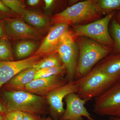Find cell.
<instances>
[{"label": "cell", "mask_w": 120, "mask_h": 120, "mask_svg": "<svg viewBox=\"0 0 120 120\" xmlns=\"http://www.w3.org/2000/svg\"><path fill=\"white\" fill-rule=\"evenodd\" d=\"M44 2L45 4V9H48L53 4L54 1L53 0H45Z\"/></svg>", "instance_id": "27"}, {"label": "cell", "mask_w": 120, "mask_h": 120, "mask_svg": "<svg viewBox=\"0 0 120 120\" xmlns=\"http://www.w3.org/2000/svg\"><path fill=\"white\" fill-rule=\"evenodd\" d=\"M23 112L19 110L8 111L4 117L7 120H23Z\"/></svg>", "instance_id": "24"}, {"label": "cell", "mask_w": 120, "mask_h": 120, "mask_svg": "<svg viewBox=\"0 0 120 120\" xmlns=\"http://www.w3.org/2000/svg\"><path fill=\"white\" fill-rule=\"evenodd\" d=\"M5 35L4 30L2 23L0 22V38H2Z\"/></svg>", "instance_id": "30"}, {"label": "cell", "mask_w": 120, "mask_h": 120, "mask_svg": "<svg viewBox=\"0 0 120 120\" xmlns=\"http://www.w3.org/2000/svg\"><path fill=\"white\" fill-rule=\"evenodd\" d=\"M40 2L39 0H28L27 1V4L30 6H34L37 5Z\"/></svg>", "instance_id": "28"}, {"label": "cell", "mask_w": 120, "mask_h": 120, "mask_svg": "<svg viewBox=\"0 0 120 120\" xmlns=\"http://www.w3.org/2000/svg\"><path fill=\"white\" fill-rule=\"evenodd\" d=\"M79 52L75 80L83 77L97 63L113 52V47L102 45L86 37H79Z\"/></svg>", "instance_id": "1"}, {"label": "cell", "mask_w": 120, "mask_h": 120, "mask_svg": "<svg viewBox=\"0 0 120 120\" xmlns=\"http://www.w3.org/2000/svg\"><path fill=\"white\" fill-rule=\"evenodd\" d=\"M4 117L1 115V113H0V120H4Z\"/></svg>", "instance_id": "33"}, {"label": "cell", "mask_w": 120, "mask_h": 120, "mask_svg": "<svg viewBox=\"0 0 120 120\" xmlns=\"http://www.w3.org/2000/svg\"><path fill=\"white\" fill-rule=\"evenodd\" d=\"M77 87L75 80L56 88L46 95V99L49 105L53 114L56 117H61L64 113L63 101L68 95L76 93Z\"/></svg>", "instance_id": "9"}, {"label": "cell", "mask_w": 120, "mask_h": 120, "mask_svg": "<svg viewBox=\"0 0 120 120\" xmlns=\"http://www.w3.org/2000/svg\"><path fill=\"white\" fill-rule=\"evenodd\" d=\"M111 32L114 42L113 53H120V26L113 18L111 24Z\"/></svg>", "instance_id": "22"}, {"label": "cell", "mask_w": 120, "mask_h": 120, "mask_svg": "<svg viewBox=\"0 0 120 120\" xmlns=\"http://www.w3.org/2000/svg\"><path fill=\"white\" fill-rule=\"evenodd\" d=\"M101 14L98 0H87L78 2L54 15L52 21L55 25H83L98 20Z\"/></svg>", "instance_id": "2"}, {"label": "cell", "mask_w": 120, "mask_h": 120, "mask_svg": "<svg viewBox=\"0 0 120 120\" xmlns=\"http://www.w3.org/2000/svg\"><path fill=\"white\" fill-rule=\"evenodd\" d=\"M23 15L26 22L35 27L41 28L47 25V19L34 11L26 10Z\"/></svg>", "instance_id": "17"}, {"label": "cell", "mask_w": 120, "mask_h": 120, "mask_svg": "<svg viewBox=\"0 0 120 120\" xmlns=\"http://www.w3.org/2000/svg\"><path fill=\"white\" fill-rule=\"evenodd\" d=\"M112 12L104 18L83 25H73V32L76 37H86L102 45L114 47V42L109 34V24L115 15Z\"/></svg>", "instance_id": "5"}, {"label": "cell", "mask_w": 120, "mask_h": 120, "mask_svg": "<svg viewBox=\"0 0 120 120\" xmlns=\"http://www.w3.org/2000/svg\"><path fill=\"white\" fill-rule=\"evenodd\" d=\"M6 29L8 34L14 38L38 39L41 37L37 30L19 19H13L8 22Z\"/></svg>", "instance_id": "13"}, {"label": "cell", "mask_w": 120, "mask_h": 120, "mask_svg": "<svg viewBox=\"0 0 120 120\" xmlns=\"http://www.w3.org/2000/svg\"><path fill=\"white\" fill-rule=\"evenodd\" d=\"M40 58V56L34 55L16 61H0V88L20 72L33 67Z\"/></svg>", "instance_id": "8"}, {"label": "cell", "mask_w": 120, "mask_h": 120, "mask_svg": "<svg viewBox=\"0 0 120 120\" xmlns=\"http://www.w3.org/2000/svg\"><path fill=\"white\" fill-rule=\"evenodd\" d=\"M65 99L66 109L60 120H83V117L88 120H95L85 107L86 102L76 93L68 95Z\"/></svg>", "instance_id": "10"}, {"label": "cell", "mask_w": 120, "mask_h": 120, "mask_svg": "<svg viewBox=\"0 0 120 120\" xmlns=\"http://www.w3.org/2000/svg\"><path fill=\"white\" fill-rule=\"evenodd\" d=\"M3 98L8 111L19 110L35 115L43 113L46 108V99L25 91H5Z\"/></svg>", "instance_id": "4"}, {"label": "cell", "mask_w": 120, "mask_h": 120, "mask_svg": "<svg viewBox=\"0 0 120 120\" xmlns=\"http://www.w3.org/2000/svg\"><path fill=\"white\" fill-rule=\"evenodd\" d=\"M36 71H37L33 67L25 69L5 84L6 86L10 90L8 91H24L26 86L34 79Z\"/></svg>", "instance_id": "15"}, {"label": "cell", "mask_w": 120, "mask_h": 120, "mask_svg": "<svg viewBox=\"0 0 120 120\" xmlns=\"http://www.w3.org/2000/svg\"><path fill=\"white\" fill-rule=\"evenodd\" d=\"M109 120H120V118L117 117L110 116Z\"/></svg>", "instance_id": "32"}, {"label": "cell", "mask_w": 120, "mask_h": 120, "mask_svg": "<svg viewBox=\"0 0 120 120\" xmlns=\"http://www.w3.org/2000/svg\"><path fill=\"white\" fill-rule=\"evenodd\" d=\"M36 45L30 41H22L17 43L15 48L16 56L18 58L28 56L34 50Z\"/></svg>", "instance_id": "18"}, {"label": "cell", "mask_w": 120, "mask_h": 120, "mask_svg": "<svg viewBox=\"0 0 120 120\" xmlns=\"http://www.w3.org/2000/svg\"><path fill=\"white\" fill-rule=\"evenodd\" d=\"M75 81L77 87L76 94L86 102L101 96L117 83L101 71L98 64Z\"/></svg>", "instance_id": "3"}, {"label": "cell", "mask_w": 120, "mask_h": 120, "mask_svg": "<svg viewBox=\"0 0 120 120\" xmlns=\"http://www.w3.org/2000/svg\"><path fill=\"white\" fill-rule=\"evenodd\" d=\"M0 11L7 13L11 12L8 8L5 5L1 0H0Z\"/></svg>", "instance_id": "26"}, {"label": "cell", "mask_w": 120, "mask_h": 120, "mask_svg": "<svg viewBox=\"0 0 120 120\" xmlns=\"http://www.w3.org/2000/svg\"><path fill=\"white\" fill-rule=\"evenodd\" d=\"M23 120H40L34 114L24 112Z\"/></svg>", "instance_id": "25"}, {"label": "cell", "mask_w": 120, "mask_h": 120, "mask_svg": "<svg viewBox=\"0 0 120 120\" xmlns=\"http://www.w3.org/2000/svg\"><path fill=\"white\" fill-rule=\"evenodd\" d=\"M98 4L102 14H109L120 10V0H99Z\"/></svg>", "instance_id": "20"}, {"label": "cell", "mask_w": 120, "mask_h": 120, "mask_svg": "<svg viewBox=\"0 0 120 120\" xmlns=\"http://www.w3.org/2000/svg\"><path fill=\"white\" fill-rule=\"evenodd\" d=\"M76 38L74 32L69 30L56 52L66 68L67 79L68 82L75 80L79 58Z\"/></svg>", "instance_id": "6"}, {"label": "cell", "mask_w": 120, "mask_h": 120, "mask_svg": "<svg viewBox=\"0 0 120 120\" xmlns=\"http://www.w3.org/2000/svg\"><path fill=\"white\" fill-rule=\"evenodd\" d=\"M101 71L117 82H120V53L107 56L98 64Z\"/></svg>", "instance_id": "14"}, {"label": "cell", "mask_w": 120, "mask_h": 120, "mask_svg": "<svg viewBox=\"0 0 120 120\" xmlns=\"http://www.w3.org/2000/svg\"><path fill=\"white\" fill-rule=\"evenodd\" d=\"M69 26L68 23L54 25L50 29L34 55L40 56L56 52L65 35L69 30Z\"/></svg>", "instance_id": "11"}, {"label": "cell", "mask_w": 120, "mask_h": 120, "mask_svg": "<svg viewBox=\"0 0 120 120\" xmlns=\"http://www.w3.org/2000/svg\"><path fill=\"white\" fill-rule=\"evenodd\" d=\"M62 61L58 54L53 53L48 57L37 62L33 66L36 71L62 65Z\"/></svg>", "instance_id": "16"}, {"label": "cell", "mask_w": 120, "mask_h": 120, "mask_svg": "<svg viewBox=\"0 0 120 120\" xmlns=\"http://www.w3.org/2000/svg\"><path fill=\"white\" fill-rule=\"evenodd\" d=\"M66 68L64 64L49 68L43 69L37 71L35 73L34 79L45 78L54 75H62Z\"/></svg>", "instance_id": "19"}, {"label": "cell", "mask_w": 120, "mask_h": 120, "mask_svg": "<svg viewBox=\"0 0 120 120\" xmlns=\"http://www.w3.org/2000/svg\"><path fill=\"white\" fill-rule=\"evenodd\" d=\"M44 120H53L50 117H49Z\"/></svg>", "instance_id": "34"}, {"label": "cell", "mask_w": 120, "mask_h": 120, "mask_svg": "<svg viewBox=\"0 0 120 120\" xmlns=\"http://www.w3.org/2000/svg\"><path fill=\"white\" fill-rule=\"evenodd\" d=\"M5 5L12 11L18 14L23 15L26 11L23 4L18 0H2Z\"/></svg>", "instance_id": "23"}, {"label": "cell", "mask_w": 120, "mask_h": 120, "mask_svg": "<svg viewBox=\"0 0 120 120\" xmlns=\"http://www.w3.org/2000/svg\"><path fill=\"white\" fill-rule=\"evenodd\" d=\"M93 112L99 116L120 118V84L112 86L103 94L95 98Z\"/></svg>", "instance_id": "7"}, {"label": "cell", "mask_w": 120, "mask_h": 120, "mask_svg": "<svg viewBox=\"0 0 120 120\" xmlns=\"http://www.w3.org/2000/svg\"><path fill=\"white\" fill-rule=\"evenodd\" d=\"M118 83H119V84H120V82H118Z\"/></svg>", "instance_id": "36"}, {"label": "cell", "mask_w": 120, "mask_h": 120, "mask_svg": "<svg viewBox=\"0 0 120 120\" xmlns=\"http://www.w3.org/2000/svg\"><path fill=\"white\" fill-rule=\"evenodd\" d=\"M113 19L120 26V11L118 13L115 14L114 16Z\"/></svg>", "instance_id": "29"}, {"label": "cell", "mask_w": 120, "mask_h": 120, "mask_svg": "<svg viewBox=\"0 0 120 120\" xmlns=\"http://www.w3.org/2000/svg\"><path fill=\"white\" fill-rule=\"evenodd\" d=\"M12 54L11 45L7 38H0V61H11Z\"/></svg>", "instance_id": "21"}, {"label": "cell", "mask_w": 120, "mask_h": 120, "mask_svg": "<svg viewBox=\"0 0 120 120\" xmlns=\"http://www.w3.org/2000/svg\"><path fill=\"white\" fill-rule=\"evenodd\" d=\"M6 120V118H5V117H4V120Z\"/></svg>", "instance_id": "35"}, {"label": "cell", "mask_w": 120, "mask_h": 120, "mask_svg": "<svg viewBox=\"0 0 120 120\" xmlns=\"http://www.w3.org/2000/svg\"><path fill=\"white\" fill-rule=\"evenodd\" d=\"M7 109L6 107L2 105L1 103L0 102V113L4 112L7 113L8 112V110Z\"/></svg>", "instance_id": "31"}, {"label": "cell", "mask_w": 120, "mask_h": 120, "mask_svg": "<svg viewBox=\"0 0 120 120\" xmlns=\"http://www.w3.org/2000/svg\"><path fill=\"white\" fill-rule=\"evenodd\" d=\"M62 75H54L45 78L33 80L26 86L24 91L34 94L43 96L68 82Z\"/></svg>", "instance_id": "12"}]
</instances>
